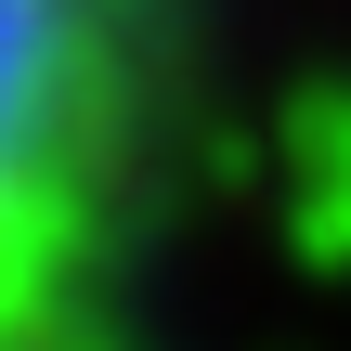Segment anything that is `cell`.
Returning a JSON list of instances; mask_svg holds the SVG:
<instances>
[{"label": "cell", "mask_w": 351, "mask_h": 351, "mask_svg": "<svg viewBox=\"0 0 351 351\" xmlns=\"http://www.w3.org/2000/svg\"><path fill=\"white\" fill-rule=\"evenodd\" d=\"M117 0H0V351H52L117 195Z\"/></svg>", "instance_id": "1"}]
</instances>
